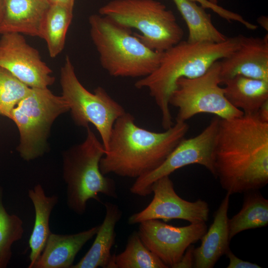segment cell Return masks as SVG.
Here are the masks:
<instances>
[{
    "instance_id": "cell-1",
    "label": "cell",
    "mask_w": 268,
    "mask_h": 268,
    "mask_svg": "<svg viewBox=\"0 0 268 268\" xmlns=\"http://www.w3.org/2000/svg\"><path fill=\"white\" fill-rule=\"evenodd\" d=\"M215 178L230 195L268 183V123L257 114L219 120L214 148Z\"/></svg>"
},
{
    "instance_id": "cell-2",
    "label": "cell",
    "mask_w": 268,
    "mask_h": 268,
    "mask_svg": "<svg viewBox=\"0 0 268 268\" xmlns=\"http://www.w3.org/2000/svg\"><path fill=\"white\" fill-rule=\"evenodd\" d=\"M185 122H176L163 132L139 127L126 112L115 122L100 162L103 174L138 178L157 168L189 131Z\"/></svg>"
},
{
    "instance_id": "cell-3",
    "label": "cell",
    "mask_w": 268,
    "mask_h": 268,
    "mask_svg": "<svg viewBox=\"0 0 268 268\" xmlns=\"http://www.w3.org/2000/svg\"><path fill=\"white\" fill-rule=\"evenodd\" d=\"M241 35L229 37L219 43L181 41L162 52L158 67L134 84L137 89L146 88L161 115L164 130L173 125L169 108L170 97L181 77L193 78L204 74L216 62L230 55L240 46Z\"/></svg>"
},
{
    "instance_id": "cell-4",
    "label": "cell",
    "mask_w": 268,
    "mask_h": 268,
    "mask_svg": "<svg viewBox=\"0 0 268 268\" xmlns=\"http://www.w3.org/2000/svg\"><path fill=\"white\" fill-rule=\"evenodd\" d=\"M88 22L101 66L111 76L141 78L158 67L162 53L146 46L131 28L100 14Z\"/></svg>"
},
{
    "instance_id": "cell-5",
    "label": "cell",
    "mask_w": 268,
    "mask_h": 268,
    "mask_svg": "<svg viewBox=\"0 0 268 268\" xmlns=\"http://www.w3.org/2000/svg\"><path fill=\"white\" fill-rule=\"evenodd\" d=\"M84 140L66 150L63 154V176L67 185V203L78 215L83 214L88 200L100 202L102 194L117 199L115 181L102 174L100 162L105 147L87 127Z\"/></svg>"
},
{
    "instance_id": "cell-6",
    "label": "cell",
    "mask_w": 268,
    "mask_h": 268,
    "mask_svg": "<svg viewBox=\"0 0 268 268\" xmlns=\"http://www.w3.org/2000/svg\"><path fill=\"white\" fill-rule=\"evenodd\" d=\"M99 14L111 17L130 28L150 49L162 53L182 40L184 31L174 13L157 0H112Z\"/></svg>"
},
{
    "instance_id": "cell-7",
    "label": "cell",
    "mask_w": 268,
    "mask_h": 268,
    "mask_svg": "<svg viewBox=\"0 0 268 268\" xmlns=\"http://www.w3.org/2000/svg\"><path fill=\"white\" fill-rule=\"evenodd\" d=\"M68 111L69 104L62 96L54 94L48 88H30L12 109L10 117L19 132L17 150L24 160L35 159L45 152L53 123Z\"/></svg>"
},
{
    "instance_id": "cell-8",
    "label": "cell",
    "mask_w": 268,
    "mask_h": 268,
    "mask_svg": "<svg viewBox=\"0 0 268 268\" xmlns=\"http://www.w3.org/2000/svg\"><path fill=\"white\" fill-rule=\"evenodd\" d=\"M60 83L62 96L69 104L73 122L86 128L92 124L106 150L113 125L126 112L125 109L101 86L93 93L87 90L78 79L68 56L61 69Z\"/></svg>"
},
{
    "instance_id": "cell-9",
    "label": "cell",
    "mask_w": 268,
    "mask_h": 268,
    "mask_svg": "<svg viewBox=\"0 0 268 268\" xmlns=\"http://www.w3.org/2000/svg\"><path fill=\"white\" fill-rule=\"evenodd\" d=\"M219 61L200 76L181 77L177 80L169 100V105L178 109L176 122H185L201 113L213 114L223 119L244 114L232 106L224 95L223 87L220 86Z\"/></svg>"
},
{
    "instance_id": "cell-10",
    "label": "cell",
    "mask_w": 268,
    "mask_h": 268,
    "mask_svg": "<svg viewBox=\"0 0 268 268\" xmlns=\"http://www.w3.org/2000/svg\"><path fill=\"white\" fill-rule=\"evenodd\" d=\"M220 118L215 116L198 134L183 139L157 168L135 179L130 188L134 195L145 197L151 194V187L158 179L191 164L204 167L214 177V156Z\"/></svg>"
},
{
    "instance_id": "cell-11",
    "label": "cell",
    "mask_w": 268,
    "mask_h": 268,
    "mask_svg": "<svg viewBox=\"0 0 268 268\" xmlns=\"http://www.w3.org/2000/svg\"><path fill=\"white\" fill-rule=\"evenodd\" d=\"M153 198L142 210L133 214L128 219L131 225L139 224L151 219H183L190 223H206L208 219L209 208L207 202L199 199L189 201L176 193L169 176L162 177L151 185Z\"/></svg>"
},
{
    "instance_id": "cell-12",
    "label": "cell",
    "mask_w": 268,
    "mask_h": 268,
    "mask_svg": "<svg viewBox=\"0 0 268 268\" xmlns=\"http://www.w3.org/2000/svg\"><path fill=\"white\" fill-rule=\"evenodd\" d=\"M207 230L206 223L177 227L151 219L139 223L137 233L148 250L168 268H174L187 248L201 240Z\"/></svg>"
},
{
    "instance_id": "cell-13",
    "label": "cell",
    "mask_w": 268,
    "mask_h": 268,
    "mask_svg": "<svg viewBox=\"0 0 268 268\" xmlns=\"http://www.w3.org/2000/svg\"><path fill=\"white\" fill-rule=\"evenodd\" d=\"M0 66L30 88H48L55 80L38 51L21 34L6 33L0 39Z\"/></svg>"
},
{
    "instance_id": "cell-14",
    "label": "cell",
    "mask_w": 268,
    "mask_h": 268,
    "mask_svg": "<svg viewBox=\"0 0 268 268\" xmlns=\"http://www.w3.org/2000/svg\"><path fill=\"white\" fill-rule=\"evenodd\" d=\"M221 84L237 75L268 81V35L263 37L241 35L239 47L219 61Z\"/></svg>"
},
{
    "instance_id": "cell-15",
    "label": "cell",
    "mask_w": 268,
    "mask_h": 268,
    "mask_svg": "<svg viewBox=\"0 0 268 268\" xmlns=\"http://www.w3.org/2000/svg\"><path fill=\"white\" fill-rule=\"evenodd\" d=\"M48 0H3L0 34L17 33L42 38Z\"/></svg>"
},
{
    "instance_id": "cell-16",
    "label": "cell",
    "mask_w": 268,
    "mask_h": 268,
    "mask_svg": "<svg viewBox=\"0 0 268 268\" xmlns=\"http://www.w3.org/2000/svg\"><path fill=\"white\" fill-rule=\"evenodd\" d=\"M230 195H226L213 215L209 229L201 237L200 247L194 248L196 268H212L230 248L228 210Z\"/></svg>"
},
{
    "instance_id": "cell-17",
    "label": "cell",
    "mask_w": 268,
    "mask_h": 268,
    "mask_svg": "<svg viewBox=\"0 0 268 268\" xmlns=\"http://www.w3.org/2000/svg\"><path fill=\"white\" fill-rule=\"evenodd\" d=\"M100 225L71 234L51 232L39 257L32 268H71L83 246L96 234Z\"/></svg>"
},
{
    "instance_id": "cell-18",
    "label": "cell",
    "mask_w": 268,
    "mask_h": 268,
    "mask_svg": "<svg viewBox=\"0 0 268 268\" xmlns=\"http://www.w3.org/2000/svg\"><path fill=\"white\" fill-rule=\"evenodd\" d=\"M105 215L95 239L83 257L71 268H114V255L111 251L115 243V228L122 216V211L116 204L104 203Z\"/></svg>"
},
{
    "instance_id": "cell-19",
    "label": "cell",
    "mask_w": 268,
    "mask_h": 268,
    "mask_svg": "<svg viewBox=\"0 0 268 268\" xmlns=\"http://www.w3.org/2000/svg\"><path fill=\"white\" fill-rule=\"evenodd\" d=\"M222 84L228 101L244 114L257 113L268 100V81L237 75Z\"/></svg>"
},
{
    "instance_id": "cell-20",
    "label": "cell",
    "mask_w": 268,
    "mask_h": 268,
    "mask_svg": "<svg viewBox=\"0 0 268 268\" xmlns=\"http://www.w3.org/2000/svg\"><path fill=\"white\" fill-rule=\"evenodd\" d=\"M28 196L35 212L34 225L29 241L31 252L28 268H32L41 254L51 232L49 226L50 217L53 209L58 203V197L56 195L47 196L39 184L28 191Z\"/></svg>"
},
{
    "instance_id": "cell-21",
    "label": "cell",
    "mask_w": 268,
    "mask_h": 268,
    "mask_svg": "<svg viewBox=\"0 0 268 268\" xmlns=\"http://www.w3.org/2000/svg\"><path fill=\"white\" fill-rule=\"evenodd\" d=\"M185 20L189 30L188 42L219 43L227 37L213 25L205 8L191 0H172Z\"/></svg>"
},
{
    "instance_id": "cell-22",
    "label": "cell",
    "mask_w": 268,
    "mask_h": 268,
    "mask_svg": "<svg viewBox=\"0 0 268 268\" xmlns=\"http://www.w3.org/2000/svg\"><path fill=\"white\" fill-rule=\"evenodd\" d=\"M244 193L241 209L228 220L230 240L241 232L268 225V200L259 190Z\"/></svg>"
},
{
    "instance_id": "cell-23",
    "label": "cell",
    "mask_w": 268,
    "mask_h": 268,
    "mask_svg": "<svg viewBox=\"0 0 268 268\" xmlns=\"http://www.w3.org/2000/svg\"><path fill=\"white\" fill-rule=\"evenodd\" d=\"M72 7L51 4L45 18L42 39L46 42L50 56L55 58L63 50L73 17Z\"/></svg>"
},
{
    "instance_id": "cell-24",
    "label": "cell",
    "mask_w": 268,
    "mask_h": 268,
    "mask_svg": "<svg viewBox=\"0 0 268 268\" xmlns=\"http://www.w3.org/2000/svg\"><path fill=\"white\" fill-rule=\"evenodd\" d=\"M114 268H168L141 241L137 231L129 237L124 250L114 255Z\"/></svg>"
},
{
    "instance_id": "cell-25",
    "label": "cell",
    "mask_w": 268,
    "mask_h": 268,
    "mask_svg": "<svg viewBox=\"0 0 268 268\" xmlns=\"http://www.w3.org/2000/svg\"><path fill=\"white\" fill-rule=\"evenodd\" d=\"M2 192L0 187V268L7 267L12 256V246L22 238L24 233L21 219L6 210L2 202Z\"/></svg>"
},
{
    "instance_id": "cell-26",
    "label": "cell",
    "mask_w": 268,
    "mask_h": 268,
    "mask_svg": "<svg viewBox=\"0 0 268 268\" xmlns=\"http://www.w3.org/2000/svg\"><path fill=\"white\" fill-rule=\"evenodd\" d=\"M30 88L0 66V115L10 119L11 110Z\"/></svg>"
},
{
    "instance_id": "cell-27",
    "label": "cell",
    "mask_w": 268,
    "mask_h": 268,
    "mask_svg": "<svg viewBox=\"0 0 268 268\" xmlns=\"http://www.w3.org/2000/svg\"><path fill=\"white\" fill-rule=\"evenodd\" d=\"M195 1L205 9L209 8L218 14L221 18L226 20L228 22L236 21L238 18L237 13L226 9L218 4H214L208 0H191Z\"/></svg>"
},
{
    "instance_id": "cell-28",
    "label": "cell",
    "mask_w": 268,
    "mask_h": 268,
    "mask_svg": "<svg viewBox=\"0 0 268 268\" xmlns=\"http://www.w3.org/2000/svg\"><path fill=\"white\" fill-rule=\"evenodd\" d=\"M229 259L227 268H261L259 265L240 259L236 256L229 248L225 254Z\"/></svg>"
},
{
    "instance_id": "cell-29",
    "label": "cell",
    "mask_w": 268,
    "mask_h": 268,
    "mask_svg": "<svg viewBox=\"0 0 268 268\" xmlns=\"http://www.w3.org/2000/svg\"><path fill=\"white\" fill-rule=\"evenodd\" d=\"M195 247L193 245L189 246L180 261L177 264L174 268H194V250Z\"/></svg>"
},
{
    "instance_id": "cell-30",
    "label": "cell",
    "mask_w": 268,
    "mask_h": 268,
    "mask_svg": "<svg viewBox=\"0 0 268 268\" xmlns=\"http://www.w3.org/2000/svg\"><path fill=\"white\" fill-rule=\"evenodd\" d=\"M256 114L261 120L268 123V100L262 105Z\"/></svg>"
},
{
    "instance_id": "cell-31",
    "label": "cell",
    "mask_w": 268,
    "mask_h": 268,
    "mask_svg": "<svg viewBox=\"0 0 268 268\" xmlns=\"http://www.w3.org/2000/svg\"><path fill=\"white\" fill-rule=\"evenodd\" d=\"M51 4H60L73 8L75 0H48Z\"/></svg>"
},
{
    "instance_id": "cell-32",
    "label": "cell",
    "mask_w": 268,
    "mask_h": 268,
    "mask_svg": "<svg viewBox=\"0 0 268 268\" xmlns=\"http://www.w3.org/2000/svg\"><path fill=\"white\" fill-rule=\"evenodd\" d=\"M257 22L264 29L268 30V17L266 15H262L258 18Z\"/></svg>"
},
{
    "instance_id": "cell-33",
    "label": "cell",
    "mask_w": 268,
    "mask_h": 268,
    "mask_svg": "<svg viewBox=\"0 0 268 268\" xmlns=\"http://www.w3.org/2000/svg\"><path fill=\"white\" fill-rule=\"evenodd\" d=\"M3 0H0V21L2 15Z\"/></svg>"
},
{
    "instance_id": "cell-34",
    "label": "cell",
    "mask_w": 268,
    "mask_h": 268,
    "mask_svg": "<svg viewBox=\"0 0 268 268\" xmlns=\"http://www.w3.org/2000/svg\"><path fill=\"white\" fill-rule=\"evenodd\" d=\"M212 3L218 4V0H208Z\"/></svg>"
}]
</instances>
